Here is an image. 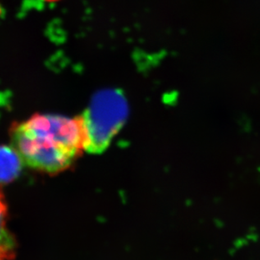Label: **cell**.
Returning a JSON list of instances; mask_svg holds the SVG:
<instances>
[{
	"label": "cell",
	"instance_id": "1",
	"mask_svg": "<svg viewBox=\"0 0 260 260\" xmlns=\"http://www.w3.org/2000/svg\"><path fill=\"white\" fill-rule=\"evenodd\" d=\"M12 147L23 162L47 174L66 170L84 150L81 117L36 114L10 129Z\"/></svg>",
	"mask_w": 260,
	"mask_h": 260
},
{
	"label": "cell",
	"instance_id": "2",
	"mask_svg": "<svg viewBox=\"0 0 260 260\" xmlns=\"http://www.w3.org/2000/svg\"><path fill=\"white\" fill-rule=\"evenodd\" d=\"M129 113L127 101L120 91L104 89L93 95L82 115L84 151L102 153L121 129Z\"/></svg>",
	"mask_w": 260,
	"mask_h": 260
},
{
	"label": "cell",
	"instance_id": "3",
	"mask_svg": "<svg viewBox=\"0 0 260 260\" xmlns=\"http://www.w3.org/2000/svg\"><path fill=\"white\" fill-rule=\"evenodd\" d=\"M7 222V203L0 189V260H12L16 255L17 243L8 229Z\"/></svg>",
	"mask_w": 260,
	"mask_h": 260
},
{
	"label": "cell",
	"instance_id": "4",
	"mask_svg": "<svg viewBox=\"0 0 260 260\" xmlns=\"http://www.w3.org/2000/svg\"><path fill=\"white\" fill-rule=\"evenodd\" d=\"M23 162L15 148L0 146V185L17 179L22 170Z\"/></svg>",
	"mask_w": 260,
	"mask_h": 260
}]
</instances>
